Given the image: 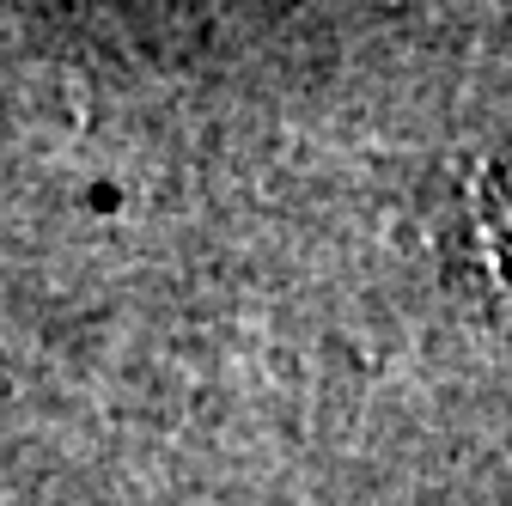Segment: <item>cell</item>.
<instances>
[{
	"label": "cell",
	"instance_id": "1",
	"mask_svg": "<svg viewBox=\"0 0 512 506\" xmlns=\"http://www.w3.org/2000/svg\"><path fill=\"white\" fill-rule=\"evenodd\" d=\"M482 226H488V238H494L500 275H512V159L494 165V177L482 183Z\"/></svg>",
	"mask_w": 512,
	"mask_h": 506
}]
</instances>
